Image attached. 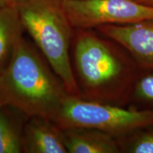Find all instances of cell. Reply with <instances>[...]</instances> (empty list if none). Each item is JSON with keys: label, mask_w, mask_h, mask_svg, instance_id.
<instances>
[{"label": "cell", "mask_w": 153, "mask_h": 153, "mask_svg": "<svg viewBox=\"0 0 153 153\" xmlns=\"http://www.w3.org/2000/svg\"><path fill=\"white\" fill-rule=\"evenodd\" d=\"M22 145L24 153H68L62 129L53 120L41 116L27 118Z\"/></svg>", "instance_id": "52a82bcc"}, {"label": "cell", "mask_w": 153, "mask_h": 153, "mask_svg": "<svg viewBox=\"0 0 153 153\" xmlns=\"http://www.w3.org/2000/svg\"><path fill=\"white\" fill-rule=\"evenodd\" d=\"M111 43L91 29L74 28L71 61L81 98L106 104L123 92L128 74L127 63Z\"/></svg>", "instance_id": "7a4b0ae2"}, {"label": "cell", "mask_w": 153, "mask_h": 153, "mask_svg": "<svg viewBox=\"0 0 153 153\" xmlns=\"http://www.w3.org/2000/svg\"><path fill=\"white\" fill-rule=\"evenodd\" d=\"M3 103L2 102H1V100H0V106H3Z\"/></svg>", "instance_id": "9a60e30c"}, {"label": "cell", "mask_w": 153, "mask_h": 153, "mask_svg": "<svg viewBox=\"0 0 153 153\" xmlns=\"http://www.w3.org/2000/svg\"><path fill=\"white\" fill-rule=\"evenodd\" d=\"M68 153H118L120 148L113 135L87 128L62 129Z\"/></svg>", "instance_id": "ba28073f"}, {"label": "cell", "mask_w": 153, "mask_h": 153, "mask_svg": "<svg viewBox=\"0 0 153 153\" xmlns=\"http://www.w3.org/2000/svg\"><path fill=\"white\" fill-rule=\"evenodd\" d=\"M53 120L62 129L87 128L114 136L153 126V111L128 110L69 94Z\"/></svg>", "instance_id": "277c9868"}, {"label": "cell", "mask_w": 153, "mask_h": 153, "mask_svg": "<svg viewBox=\"0 0 153 153\" xmlns=\"http://www.w3.org/2000/svg\"><path fill=\"white\" fill-rule=\"evenodd\" d=\"M24 31L16 7L0 10V74L10 62Z\"/></svg>", "instance_id": "30bf717a"}, {"label": "cell", "mask_w": 153, "mask_h": 153, "mask_svg": "<svg viewBox=\"0 0 153 153\" xmlns=\"http://www.w3.org/2000/svg\"><path fill=\"white\" fill-rule=\"evenodd\" d=\"M97 29L126 48L141 64L153 67V20L104 25Z\"/></svg>", "instance_id": "8992f818"}, {"label": "cell", "mask_w": 153, "mask_h": 153, "mask_svg": "<svg viewBox=\"0 0 153 153\" xmlns=\"http://www.w3.org/2000/svg\"><path fill=\"white\" fill-rule=\"evenodd\" d=\"M27 118L13 107L0 106V153L23 152V131Z\"/></svg>", "instance_id": "9c48e42d"}, {"label": "cell", "mask_w": 153, "mask_h": 153, "mask_svg": "<svg viewBox=\"0 0 153 153\" xmlns=\"http://www.w3.org/2000/svg\"><path fill=\"white\" fill-rule=\"evenodd\" d=\"M137 93L143 98L153 101V74L145 76L138 82Z\"/></svg>", "instance_id": "7c38bea8"}, {"label": "cell", "mask_w": 153, "mask_h": 153, "mask_svg": "<svg viewBox=\"0 0 153 153\" xmlns=\"http://www.w3.org/2000/svg\"><path fill=\"white\" fill-rule=\"evenodd\" d=\"M15 7L24 30L64 82L68 92L80 97L71 61L74 28L62 0H18Z\"/></svg>", "instance_id": "3957f363"}, {"label": "cell", "mask_w": 153, "mask_h": 153, "mask_svg": "<svg viewBox=\"0 0 153 153\" xmlns=\"http://www.w3.org/2000/svg\"><path fill=\"white\" fill-rule=\"evenodd\" d=\"M62 3L72 26L78 29L153 20V7L133 0H62Z\"/></svg>", "instance_id": "5b68a950"}, {"label": "cell", "mask_w": 153, "mask_h": 153, "mask_svg": "<svg viewBox=\"0 0 153 153\" xmlns=\"http://www.w3.org/2000/svg\"><path fill=\"white\" fill-rule=\"evenodd\" d=\"M18 0H0V10L7 7H15Z\"/></svg>", "instance_id": "4fadbf2b"}, {"label": "cell", "mask_w": 153, "mask_h": 153, "mask_svg": "<svg viewBox=\"0 0 153 153\" xmlns=\"http://www.w3.org/2000/svg\"><path fill=\"white\" fill-rule=\"evenodd\" d=\"M66 86L34 43L20 38L9 65L0 74V100L28 118L53 120L63 99Z\"/></svg>", "instance_id": "6da1fadb"}, {"label": "cell", "mask_w": 153, "mask_h": 153, "mask_svg": "<svg viewBox=\"0 0 153 153\" xmlns=\"http://www.w3.org/2000/svg\"><path fill=\"white\" fill-rule=\"evenodd\" d=\"M133 153H153V132L137 138L128 149Z\"/></svg>", "instance_id": "8fae6325"}, {"label": "cell", "mask_w": 153, "mask_h": 153, "mask_svg": "<svg viewBox=\"0 0 153 153\" xmlns=\"http://www.w3.org/2000/svg\"><path fill=\"white\" fill-rule=\"evenodd\" d=\"M133 1H136L137 3L142 4L153 7V0H133Z\"/></svg>", "instance_id": "5bb4252c"}]
</instances>
